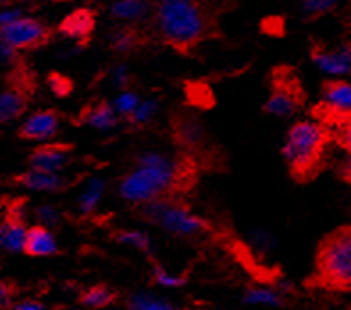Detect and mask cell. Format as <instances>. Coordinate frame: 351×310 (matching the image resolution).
I'll return each mask as SVG.
<instances>
[{
	"mask_svg": "<svg viewBox=\"0 0 351 310\" xmlns=\"http://www.w3.org/2000/svg\"><path fill=\"white\" fill-rule=\"evenodd\" d=\"M341 177H343L344 180L351 182V159L348 160V163H344L343 169H341Z\"/></svg>",
	"mask_w": 351,
	"mask_h": 310,
	"instance_id": "74e56055",
	"label": "cell"
},
{
	"mask_svg": "<svg viewBox=\"0 0 351 310\" xmlns=\"http://www.w3.org/2000/svg\"><path fill=\"white\" fill-rule=\"evenodd\" d=\"M27 228L22 216L11 214L5 222L0 223V248L8 252H23Z\"/></svg>",
	"mask_w": 351,
	"mask_h": 310,
	"instance_id": "e0dca14e",
	"label": "cell"
},
{
	"mask_svg": "<svg viewBox=\"0 0 351 310\" xmlns=\"http://www.w3.org/2000/svg\"><path fill=\"white\" fill-rule=\"evenodd\" d=\"M104 191V184L100 180L91 182V186L84 191V195L80 196L79 200V207L82 213H91L95 207H97L98 200L102 196Z\"/></svg>",
	"mask_w": 351,
	"mask_h": 310,
	"instance_id": "603a6c76",
	"label": "cell"
},
{
	"mask_svg": "<svg viewBox=\"0 0 351 310\" xmlns=\"http://www.w3.org/2000/svg\"><path fill=\"white\" fill-rule=\"evenodd\" d=\"M171 138L175 145L182 148L184 154L196 160L198 166L214 168L221 160L219 152L210 145L204 125L191 112L177 111L171 116Z\"/></svg>",
	"mask_w": 351,
	"mask_h": 310,
	"instance_id": "8992f818",
	"label": "cell"
},
{
	"mask_svg": "<svg viewBox=\"0 0 351 310\" xmlns=\"http://www.w3.org/2000/svg\"><path fill=\"white\" fill-rule=\"evenodd\" d=\"M79 302L80 305L88 307V309H104L116 302V293L107 285H95L80 294Z\"/></svg>",
	"mask_w": 351,
	"mask_h": 310,
	"instance_id": "7402d4cb",
	"label": "cell"
},
{
	"mask_svg": "<svg viewBox=\"0 0 351 310\" xmlns=\"http://www.w3.org/2000/svg\"><path fill=\"white\" fill-rule=\"evenodd\" d=\"M71 145L53 143V145H41L36 148L29 157L31 168L43 169V171H59L70 163Z\"/></svg>",
	"mask_w": 351,
	"mask_h": 310,
	"instance_id": "7c38bea8",
	"label": "cell"
},
{
	"mask_svg": "<svg viewBox=\"0 0 351 310\" xmlns=\"http://www.w3.org/2000/svg\"><path fill=\"white\" fill-rule=\"evenodd\" d=\"M325 102L339 109H351V84L346 80H326L321 86Z\"/></svg>",
	"mask_w": 351,
	"mask_h": 310,
	"instance_id": "ffe728a7",
	"label": "cell"
},
{
	"mask_svg": "<svg viewBox=\"0 0 351 310\" xmlns=\"http://www.w3.org/2000/svg\"><path fill=\"white\" fill-rule=\"evenodd\" d=\"M152 0H112L111 14L118 20H143L150 11Z\"/></svg>",
	"mask_w": 351,
	"mask_h": 310,
	"instance_id": "44dd1931",
	"label": "cell"
},
{
	"mask_svg": "<svg viewBox=\"0 0 351 310\" xmlns=\"http://www.w3.org/2000/svg\"><path fill=\"white\" fill-rule=\"evenodd\" d=\"M59 120H61V116H59L58 111H53V109L34 112L22 125L20 138L29 139V141H43V139L52 138L53 134L58 132Z\"/></svg>",
	"mask_w": 351,
	"mask_h": 310,
	"instance_id": "8fae6325",
	"label": "cell"
},
{
	"mask_svg": "<svg viewBox=\"0 0 351 310\" xmlns=\"http://www.w3.org/2000/svg\"><path fill=\"white\" fill-rule=\"evenodd\" d=\"M156 109H157V106L154 102L141 104V106L136 107V111H134L132 115L127 116V120L132 121V123H136V125L147 123V121L152 120V116H154Z\"/></svg>",
	"mask_w": 351,
	"mask_h": 310,
	"instance_id": "f1b7e54d",
	"label": "cell"
},
{
	"mask_svg": "<svg viewBox=\"0 0 351 310\" xmlns=\"http://www.w3.org/2000/svg\"><path fill=\"white\" fill-rule=\"evenodd\" d=\"M14 294V287L8 282H0V307L9 305L11 302V298Z\"/></svg>",
	"mask_w": 351,
	"mask_h": 310,
	"instance_id": "e575fe53",
	"label": "cell"
},
{
	"mask_svg": "<svg viewBox=\"0 0 351 310\" xmlns=\"http://www.w3.org/2000/svg\"><path fill=\"white\" fill-rule=\"evenodd\" d=\"M332 141L334 136L323 123L298 121L291 127L282 154L294 180L307 184L323 171Z\"/></svg>",
	"mask_w": 351,
	"mask_h": 310,
	"instance_id": "3957f363",
	"label": "cell"
},
{
	"mask_svg": "<svg viewBox=\"0 0 351 310\" xmlns=\"http://www.w3.org/2000/svg\"><path fill=\"white\" fill-rule=\"evenodd\" d=\"M23 252L31 257H50L59 252L56 237L45 226L36 225L27 230Z\"/></svg>",
	"mask_w": 351,
	"mask_h": 310,
	"instance_id": "2e32d148",
	"label": "cell"
},
{
	"mask_svg": "<svg viewBox=\"0 0 351 310\" xmlns=\"http://www.w3.org/2000/svg\"><path fill=\"white\" fill-rule=\"evenodd\" d=\"M130 309H171V305H168V302H162V300H156V298L147 296V294H139V296H134L129 300Z\"/></svg>",
	"mask_w": 351,
	"mask_h": 310,
	"instance_id": "83f0119b",
	"label": "cell"
},
{
	"mask_svg": "<svg viewBox=\"0 0 351 310\" xmlns=\"http://www.w3.org/2000/svg\"><path fill=\"white\" fill-rule=\"evenodd\" d=\"M312 61L328 73H348L351 71V47L328 50L325 47H312Z\"/></svg>",
	"mask_w": 351,
	"mask_h": 310,
	"instance_id": "4fadbf2b",
	"label": "cell"
},
{
	"mask_svg": "<svg viewBox=\"0 0 351 310\" xmlns=\"http://www.w3.org/2000/svg\"><path fill=\"white\" fill-rule=\"evenodd\" d=\"M246 303L252 305H280L282 300L273 291L267 289H248L245 296Z\"/></svg>",
	"mask_w": 351,
	"mask_h": 310,
	"instance_id": "cb8c5ba5",
	"label": "cell"
},
{
	"mask_svg": "<svg viewBox=\"0 0 351 310\" xmlns=\"http://www.w3.org/2000/svg\"><path fill=\"white\" fill-rule=\"evenodd\" d=\"M198 180V164L182 154L169 159L159 154H147L139 159V168L121 180L120 195L132 204H147L160 198H182Z\"/></svg>",
	"mask_w": 351,
	"mask_h": 310,
	"instance_id": "7a4b0ae2",
	"label": "cell"
},
{
	"mask_svg": "<svg viewBox=\"0 0 351 310\" xmlns=\"http://www.w3.org/2000/svg\"><path fill=\"white\" fill-rule=\"evenodd\" d=\"M139 106V100L138 97L134 93H123L118 97V100H116V111L120 112V115L123 116H130L134 111H136V107Z\"/></svg>",
	"mask_w": 351,
	"mask_h": 310,
	"instance_id": "f546056e",
	"label": "cell"
},
{
	"mask_svg": "<svg viewBox=\"0 0 351 310\" xmlns=\"http://www.w3.org/2000/svg\"><path fill=\"white\" fill-rule=\"evenodd\" d=\"M52 32L45 23L34 18H14L13 22L0 25V41L14 50L41 49L49 43Z\"/></svg>",
	"mask_w": 351,
	"mask_h": 310,
	"instance_id": "ba28073f",
	"label": "cell"
},
{
	"mask_svg": "<svg viewBox=\"0 0 351 310\" xmlns=\"http://www.w3.org/2000/svg\"><path fill=\"white\" fill-rule=\"evenodd\" d=\"M230 8V0H157L156 36L160 43L186 56L204 41L221 36L219 16Z\"/></svg>",
	"mask_w": 351,
	"mask_h": 310,
	"instance_id": "6da1fadb",
	"label": "cell"
},
{
	"mask_svg": "<svg viewBox=\"0 0 351 310\" xmlns=\"http://www.w3.org/2000/svg\"><path fill=\"white\" fill-rule=\"evenodd\" d=\"M305 104V93L298 77L289 68H276L271 75V95L264 111L273 116H291Z\"/></svg>",
	"mask_w": 351,
	"mask_h": 310,
	"instance_id": "52a82bcc",
	"label": "cell"
},
{
	"mask_svg": "<svg viewBox=\"0 0 351 310\" xmlns=\"http://www.w3.org/2000/svg\"><path fill=\"white\" fill-rule=\"evenodd\" d=\"M0 2H4V4H11V2H20V0H0Z\"/></svg>",
	"mask_w": 351,
	"mask_h": 310,
	"instance_id": "f35d334b",
	"label": "cell"
},
{
	"mask_svg": "<svg viewBox=\"0 0 351 310\" xmlns=\"http://www.w3.org/2000/svg\"><path fill=\"white\" fill-rule=\"evenodd\" d=\"M47 82H49L50 91L59 98L68 97V95H71V91H73V82H71L70 77L58 73V71H52L49 75V79H47Z\"/></svg>",
	"mask_w": 351,
	"mask_h": 310,
	"instance_id": "d4e9b609",
	"label": "cell"
},
{
	"mask_svg": "<svg viewBox=\"0 0 351 310\" xmlns=\"http://www.w3.org/2000/svg\"><path fill=\"white\" fill-rule=\"evenodd\" d=\"M263 29L267 32V34H273V36H282L284 32V20L282 18H266L263 22Z\"/></svg>",
	"mask_w": 351,
	"mask_h": 310,
	"instance_id": "d6a6232c",
	"label": "cell"
},
{
	"mask_svg": "<svg viewBox=\"0 0 351 310\" xmlns=\"http://www.w3.org/2000/svg\"><path fill=\"white\" fill-rule=\"evenodd\" d=\"M154 280H156L157 284L160 285H166V287H178V285H184L186 284V278L184 276H173L166 273L165 270L160 266L154 267Z\"/></svg>",
	"mask_w": 351,
	"mask_h": 310,
	"instance_id": "4dcf8cb0",
	"label": "cell"
},
{
	"mask_svg": "<svg viewBox=\"0 0 351 310\" xmlns=\"http://www.w3.org/2000/svg\"><path fill=\"white\" fill-rule=\"evenodd\" d=\"M36 216H38V219H41L45 225H53V223H58V213H56L50 205H43V207L38 208V211H36Z\"/></svg>",
	"mask_w": 351,
	"mask_h": 310,
	"instance_id": "836d02e7",
	"label": "cell"
},
{
	"mask_svg": "<svg viewBox=\"0 0 351 310\" xmlns=\"http://www.w3.org/2000/svg\"><path fill=\"white\" fill-rule=\"evenodd\" d=\"M335 0H307V11L311 14L326 13L328 9L334 8Z\"/></svg>",
	"mask_w": 351,
	"mask_h": 310,
	"instance_id": "1f68e13d",
	"label": "cell"
},
{
	"mask_svg": "<svg viewBox=\"0 0 351 310\" xmlns=\"http://www.w3.org/2000/svg\"><path fill=\"white\" fill-rule=\"evenodd\" d=\"M95 31V13L88 8H80L71 11L61 23L59 32L73 40H86Z\"/></svg>",
	"mask_w": 351,
	"mask_h": 310,
	"instance_id": "5bb4252c",
	"label": "cell"
},
{
	"mask_svg": "<svg viewBox=\"0 0 351 310\" xmlns=\"http://www.w3.org/2000/svg\"><path fill=\"white\" fill-rule=\"evenodd\" d=\"M314 116L319 123L328 127L339 147L351 155V109H339L323 102L314 109Z\"/></svg>",
	"mask_w": 351,
	"mask_h": 310,
	"instance_id": "30bf717a",
	"label": "cell"
},
{
	"mask_svg": "<svg viewBox=\"0 0 351 310\" xmlns=\"http://www.w3.org/2000/svg\"><path fill=\"white\" fill-rule=\"evenodd\" d=\"M18 184L32 191H49V193H58V191L66 189L68 182L59 177L58 171H43V169L31 168L29 171L22 173L16 177Z\"/></svg>",
	"mask_w": 351,
	"mask_h": 310,
	"instance_id": "9a60e30c",
	"label": "cell"
},
{
	"mask_svg": "<svg viewBox=\"0 0 351 310\" xmlns=\"http://www.w3.org/2000/svg\"><path fill=\"white\" fill-rule=\"evenodd\" d=\"M148 41L147 32L139 31L138 27H120L112 31L111 34V49L114 52L127 53L130 50L138 49Z\"/></svg>",
	"mask_w": 351,
	"mask_h": 310,
	"instance_id": "d6986e66",
	"label": "cell"
},
{
	"mask_svg": "<svg viewBox=\"0 0 351 310\" xmlns=\"http://www.w3.org/2000/svg\"><path fill=\"white\" fill-rule=\"evenodd\" d=\"M307 285L326 291H351V225L330 232L319 243L314 275Z\"/></svg>",
	"mask_w": 351,
	"mask_h": 310,
	"instance_id": "277c9868",
	"label": "cell"
},
{
	"mask_svg": "<svg viewBox=\"0 0 351 310\" xmlns=\"http://www.w3.org/2000/svg\"><path fill=\"white\" fill-rule=\"evenodd\" d=\"M14 309L18 310H41L45 309V305H41L40 302H36V300H23V302H18L14 305Z\"/></svg>",
	"mask_w": 351,
	"mask_h": 310,
	"instance_id": "d590c367",
	"label": "cell"
},
{
	"mask_svg": "<svg viewBox=\"0 0 351 310\" xmlns=\"http://www.w3.org/2000/svg\"><path fill=\"white\" fill-rule=\"evenodd\" d=\"M32 93L31 77L18 70L8 88L0 93V125L16 120L27 109Z\"/></svg>",
	"mask_w": 351,
	"mask_h": 310,
	"instance_id": "9c48e42d",
	"label": "cell"
},
{
	"mask_svg": "<svg viewBox=\"0 0 351 310\" xmlns=\"http://www.w3.org/2000/svg\"><path fill=\"white\" fill-rule=\"evenodd\" d=\"M187 97H189V102L195 104V106L213 107V93H210V89L207 86L191 84L187 89Z\"/></svg>",
	"mask_w": 351,
	"mask_h": 310,
	"instance_id": "4316f807",
	"label": "cell"
},
{
	"mask_svg": "<svg viewBox=\"0 0 351 310\" xmlns=\"http://www.w3.org/2000/svg\"><path fill=\"white\" fill-rule=\"evenodd\" d=\"M141 216L147 222L157 223L165 230L184 237H195L204 232H209V223L195 216L189 211V205L180 198H160L141 204Z\"/></svg>",
	"mask_w": 351,
	"mask_h": 310,
	"instance_id": "5b68a950",
	"label": "cell"
},
{
	"mask_svg": "<svg viewBox=\"0 0 351 310\" xmlns=\"http://www.w3.org/2000/svg\"><path fill=\"white\" fill-rule=\"evenodd\" d=\"M77 123L91 125V127H97V129L100 130L112 129L116 125L114 109H112L107 102L88 104V106L80 111L79 118H77Z\"/></svg>",
	"mask_w": 351,
	"mask_h": 310,
	"instance_id": "ac0fdd59",
	"label": "cell"
},
{
	"mask_svg": "<svg viewBox=\"0 0 351 310\" xmlns=\"http://www.w3.org/2000/svg\"><path fill=\"white\" fill-rule=\"evenodd\" d=\"M114 241L121 244H130L134 248L148 252L150 250V239L143 232H114Z\"/></svg>",
	"mask_w": 351,
	"mask_h": 310,
	"instance_id": "484cf974",
	"label": "cell"
},
{
	"mask_svg": "<svg viewBox=\"0 0 351 310\" xmlns=\"http://www.w3.org/2000/svg\"><path fill=\"white\" fill-rule=\"evenodd\" d=\"M20 16L18 11H4V13H0V25H4V23L13 22L14 18Z\"/></svg>",
	"mask_w": 351,
	"mask_h": 310,
	"instance_id": "8d00e7d4",
	"label": "cell"
}]
</instances>
